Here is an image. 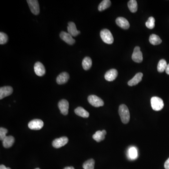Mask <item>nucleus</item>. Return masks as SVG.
<instances>
[{
	"label": "nucleus",
	"mask_w": 169,
	"mask_h": 169,
	"mask_svg": "<svg viewBox=\"0 0 169 169\" xmlns=\"http://www.w3.org/2000/svg\"><path fill=\"white\" fill-rule=\"evenodd\" d=\"M69 78H70V76L67 72H62L56 78V82L59 85L64 84L67 82Z\"/></svg>",
	"instance_id": "nucleus-16"
},
{
	"label": "nucleus",
	"mask_w": 169,
	"mask_h": 169,
	"mask_svg": "<svg viewBox=\"0 0 169 169\" xmlns=\"http://www.w3.org/2000/svg\"><path fill=\"white\" fill-rule=\"evenodd\" d=\"M13 89L10 86H4L0 88V99L2 100L5 97H7L12 94Z\"/></svg>",
	"instance_id": "nucleus-11"
},
{
	"label": "nucleus",
	"mask_w": 169,
	"mask_h": 169,
	"mask_svg": "<svg viewBox=\"0 0 169 169\" xmlns=\"http://www.w3.org/2000/svg\"><path fill=\"white\" fill-rule=\"evenodd\" d=\"M60 37L66 43L69 45H73L75 43V40L73 39L72 36L65 31H62L60 34Z\"/></svg>",
	"instance_id": "nucleus-10"
},
{
	"label": "nucleus",
	"mask_w": 169,
	"mask_h": 169,
	"mask_svg": "<svg viewBox=\"0 0 169 169\" xmlns=\"http://www.w3.org/2000/svg\"><path fill=\"white\" fill-rule=\"evenodd\" d=\"M131 58L136 63H141L143 61V55L140 47H136L134 50Z\"/></svg>",
	"instance_id": "nucleus-7"
},
{
	"label": "nucleus",
	"mask_w": 169,
	"mask_h": 169,
	"mask_svg": "<svg viewBox=\"0 0 169 169\" xmlns=\"http://www.w3.org/2000/svg\"><path fill=\"white\" fill-rule=\"evenodd\" d=\"M75 114L79 117H82L84 118H88L89 116V113L86 110H85L83 108L81 107H78L75 109Z\"/></svg>",
	"instance_id": "nucleus-19"
},
{
	"label": "nucleus",
	"mask_w": 169,
	"mask_h": 169,
	"mask_svg": "<svg viewBox=\"0 0 169 169\" xmlns=\"http://www.w3.org/2000/svg\"><path fill=\"white\" fill-rule=\"evenodd\" d=\"M164 168L165 169H169V158L166 160L164 164Z\"/></svg>",
	"instance_id": "nucleus-31"
},
{
	"label": "nucleus",
	"mask_w": 169,
	"mask_h": 169,
	"mask_svg": "<svg viewBox=\"0 0 169 169\" xmlns=\"http://www.w3.org/2000/svg\"><path fill=\"white\" fill-rule=\"evenodd\" d=\"M0 169H11V168H9V167H6L5 165H3V164H2L0 166Z\"/></svg>",
	"instance_id": "nucleus-32"
},
{
	"label": "nucleus",
	"mask_w": 169,
	"mask_h": 169,
	"mask_svg": "<svg viewBox=\"0 0 169 169\" xmlns=\"http://www.w3.org/2000/svg\"><path fill=\"white\" fill-rule=\"evenodd\" d=\"M68 138L66 137H62L54 140L52 142V146L55 148H59L64 146L68 143Z\"/></svg>",
	"instance_id": "nucleus-9"
},
{
	"label": "nucleus",
	"mask_w": 169,
	"mask_h": 169,
	"mask_svg": "<svg viewBox=\"0 0 169 169\" xmlns=\"http://www.w3.org/2000/svg\"><path fill=\"white\" fill-rule=\"evenodd\" d=\"M149 41L151 44L153 45H157L162 43V40L157 35L153 34L149 37Z\"/></svg>",
	"instance_id": "nucleus-21"
},
{
	"label": "nucleus",
	"mask_w": 169,
	"mask_h": 169,
	"mask_svg": "<svg viewBox=\"0 0 169 169\" xmlns=\"http://www.w3.org/2000/svg\"><path fill=\"white\" fill-rule=\"evenodd\" d=\"M118 113L122 123L124 124H128L130 118V114L128 107L125 105L121 104L119 106Z\"/></svg>",
	"instance_id": "nucleus-1"
},
{
	"label": "nucleus",
	"mask_w": 169,
	"mask_h": 169,
	"mask_svg": "<svg viewBox=\"0 0 169 169\" xmlns=\"http://www.w3.org/2000/svg\"><path fill=\"white\" fill-rule=\"evenodd\" d=\"M146 25L147 28L152 29L155 26V19L153 17H149L146 23Z\"/></svg>",
	"instance_id": "nucleus-28"
},
{
	"label": "nucleus",
	"mask_w": 169,
	"mask_h": 169,
	"mask_svg": "<svg viewBox=\"0 0 169 169\" xmlns=\"http://www.w3.org/2000/svg\"><path fill=\"white\" fill-rule=\"evenodd\" d=\"M128 7L131 12L135 13L138 9V4L136 0H130L128 2Z\"/></svg>",
	"instance_id": "nucleus-23"
},
{
	"label": "nucleus",
	"mask_w": 169,
	"mask_h": 169,
	"mask_svg": "<svg viewBox=\"0 0 169 169\" xmlns=\"http://www.w3.org/2000/svg\"><path fill=\"white\" fill-rule=\"evenodd\" d=\"M101 131H102V133H103V134H104L105 135H106L107 132L105 130H103Z\"/></svg>",
	"instance_id": "nucleus-35"
},
{
	"label": "nucleus",
	"mask_w": 169,
	"mask_h": 169,
	"mask_svg": "<svg viewBox=\"0 0 169 169\" xmlns=\"http://www.w3.org/2000/svg\"><path fill=\"white\" fill-rule=\"evenodd\" d=\"M88 101L90 104L94 107L103 106L104 104V101L101 98L95 95H91L88 97Z\"/></svg>",
	"instance_id": "nucleus-4"
},
{
	"label": "nucleus",
	"mask_w": 169,
	"mask_h": 169,
	"mask_svg": "<svg viewBox=\"0 0 169 169\" xmlns=\"http://www.w3.org/2000/svg\"><path fill=\"white\" fill-rule=\"evenodd\" d=\"M165 71H166V73L168 75H169V64L167 65V67H166V69H165Z\"/></svg>",
	"instance_id": "nucleus-33"
},
{
	"label": "nucleus",
	"mask_w": 169,
	"mask_h": 169,
	"mask_svg": "<svg viewBox=\"0 0 169 169\" xmlns=\"http://www.w3.org/2000/svg\"><path fill=\"white\" fill-rule=\"evenodd\" d=\"M151 105L153 110L155 111H161L164 107V103L161 98L157 96L152 97Z\"/></svg>",
	"instance_id": "nucleus-3"
},
{
	"label": "nucleus",
	"mask_w": 169,
	"mask_h": 169,
	"mask_svg": "<svg viewBox=\"0 0 169 169\" xmlns=\"http://www.w3.org/2000/svg\"><path fill=\"white\" fill-rule=\"evenodd\" d=\"M8 133V130L3 128H0V140L3 141L6 137V134Z\"/></svg>",
	"instance_id": "nucleus-30"
},
{
	"label": "nucleus",
	"mask_w": 169,
	"mask_h": 169,
	"mask_svg": "<svg viewBox=\"0 0 169 169\" xmlns=\"http://www.w3.org/2000/svg\"><path fill=\"white\" fill-rule=\"evenodd\" d=\"M8 40V37L7 35L4 32H0V44L2 45V44H5L7 43Z\"/></svg>",
	"instance_id": "nucleus-29"
},
{
	"label": "nucleus",
	"mask_w": 169,
	"mask_h": 169,
	"mask_svg": "<svg viewBox=\"0 0 169 169\" xmlns=\"http://www.w3.org/2000/svg\"><path fill=\"white\" fill-rule=\"evenodd\" d=\"M118 75V72L116 69H112L106 72L104 75L105 79L108 81H114Z\"/></svg>",
	"instance_id": "nucleus-13"
},
{
	"label": "nucleus",
	"mask_w": 169,
	"mask_h": 169,
	"mask_svg": "<svg viewBox=\"0 0 169 169\" xmlns=\"http://www.w3.org/2000/svg\"><path fill=\"white\" fill-rule=\"evenodd\" d=\"M34 70L35 74L38 76H42L46 72L45 67L43 64L40 62H37L34 66Z\"/></svg>",
	"instance_id": "nucleus-12"
},
{
	"label": "nucleus",
	"mask_w": 169,
	"mask_h": 169,
	"mask_svg": "<svg viewBox=\"0 0 169 169\" xmlns=\"http://www.w3.org/2000/svg\"><path fill=\"white\" fill-rule=\"evenodd\" d=\"M15 141V139L12 136H8L2 141L3 146L5 148H9L12 146Z\"/></svg>",
	"instance_id": "nucleus-18"
},
{
	"label": "nucleus",
	"mask_w": 169,
	"mask_h": 169,
	"mask_svg": "<svg viewBox=\"0 0 169 169\" xmlns=\"http://www.w3.org/2000/svg\"><path fill=\"white\" fill-rule=\"evenodd\" d=\"M129 156L131 159H135L138 156V152L135 147H131L129 150Z\"/></svg>",
	"instance_id": "nucleus-27"
},
{
	"label": "nucleus",
	"mask_w": 169,
	"mask_h": 169,
	"mask_svg": "<svg viewBox=\"0 0 169 169\" xmlns=\"http://www.w3.org/2000/svg\"><path fill=\"white\" fill-rule=\"evenodd\" d=\"M92 61L89 57H86L83 60L82 65L85 70H89L92 66Z\"/></svg>",
	"instance_id": "nucleus-20"
},
{
	"label": "nucleus",
	"mask_w": 169,
	"mask_h": 169,
	"mask_svg": "<svg viewBox=\"0 0 169 169\" xmlns=\"http://www.w3.org/2000/svg\"><path fill=\"white\" fill-rule=\"evenodd\" d=\"M68 32L72 37H76L81 33V31H78L77 29L75 23L73 22H70L68 23L67 26Z\"/></svg>",
	"instance_id": "nucleus-15"
},
{
	"label": "nucleus",
	"mask_w": 169,
	"mask_h": 169,
	"mask_svg": "<svg viewBox=\"0 0 169 169\" xmlns=\"http://www.w3.org/2000/svg\"><path fill=\"white\" fill-rule=\"evenodd\" d=\"M61 113L64 115H67L69 112V104L66 100H61L58 104Z\"/></svg>",
	"instance_id": "nucleus-8"
},
{
	"label": "nucleus",
	"mask_w": 169,
	"mask_h": 169,
	"mask_svg": "<svg viewBox=\"0 0 169 169\" xmlns=\"http://www.w3.org/2000/svg\"><path fill=\"white\" fill-rule=\"evenodd\" d=\"M95 161L93 159L88 160L83 164L84 169H94Z\"/></svg>",
	"instance_id": "nucleus-24"
},
{
	"label": "nucleus",
	"mask_w": 169,
	"mask_h": 169,
	"mask_svg": "<svg viewBox=\"0 0 169 169\" xmlns=\"http://www.w3.org/2000/svg\"><path fill=\"white\" fill-rule=\"evenodd\" d=\"M105 135L101 131H98L93 136V138L97 142H101L105 139Z\"/></svg>",
	"instance_id": "nucleus-25"
},
{
	"label": "nucleus",
	"mask_w": 169,
	"mask_h": 169,
	"mask_svg": "<svg viewBox=\"0 0 169 169\" xmlns=\"http://www.w3.org/2000/svg\"><path fill=\"white\" fill-rule=\"evenodd\" d=\"M28 128L33 130H39L43 128L44 123L41 119H35L28 123Z\"/></svg>",
	"instance_id": "nucleus-6"
},
{
	"label": "nucleus",
	"mask_w": 169,
	"mask_h": 169,
	"mask_svg": "<svg viewBox=\"0 0 169 169\" xmlns=\"http://www.w3.org/2000/svg\"><path fill=\"white\" fill-rule=\"evenodd\" d=\"M167 62L164 59H161L159 61L157 65V71L158 72H163L165 71L167 66Z\"/></svg>",
	"instance_id": "nucleus-26"
},
{
	"label": "nucleus",
	"mask_w": 169,
	"mask_h": 169,
	"mask_svg": "<svg viewBox=\"0 0 169 169\" xmlns=\"http://www.w3.org/2000/svg\"><path fill=\"white\" fill-rule=\"evenodd\" d=\"M116 24L124 29H128L130 27V24L128 20L123 17H118L116 20Z\"/></svg>",
	"instance_id": "nucleus-14"
},
{
	"label": "nucleus",
	"mask_w": 169,
	"mask_h": 169,
	"mask_svg": "<svg viewBox=\"0 0 169 169\" xmlns=\"http://www.w3.org/2000/svg\"><path fill=\"white\" fill-rule=\"evenodd\" d=\"M142 77H143V73L141 72L137 73L132 79L129 81L128 85L131 87L135 86L141 81Z\"/></svg>",
	"instance_id": "nucleus-17"
},
{
	"label": "nucleus",
	"mask_w": 169,
	"mask_h": 169,
	"mask_svg": "<svg viewBox=\"0 0 169 169\" xmlns=\"http://www.w3.org/2000/svg\"><path fill=\"white\" fill-rule=\"evenodd\" d=\"M27 2L31 13L35 15H38L40 13V9L37 0H27Z\"/></svg>",
	"instance_id": "nucleus-5"
},
{
	"label": "nucleus",
	"mask_w": 169,
	"mask_h": 169,
	"mask_svg": "<svg viewBox=\"0 0 169 169\" xmlns=\"http://www.w3.org/2000/svg\"><path fill=\"white\" fill-rule=\"evenodd\" d=\"M100 36L102 41L108 44H111L114 42V38L111 32L107 29L102 30L100 32Z\"/></svg>",
	"instance_id": "nucleus-2"
},
{
	"label": "nucleus",
	"mask_w": 169,
	"mask_h": 169,
	"mask_svg": "<svg viewBox=\"0 0 169 169\" xmlns=\"http://www.w3.org/2000/svg\"><path fill=\"white\" fill-rule=\"evenodd\" d=\"M40 169V168H36V169Z\"/></svg>",
	"instance_id": "nucleus-36"
},
{
	"label": "nucleus",
	"mask_w": 169,
	"mask_h": 169,
	"mask_svg": "<svg viewBox=\"0 0 169 169\" xmlns=\"http://www.w3.org/2000/svg\"><path fill=\"white\" fill-rule=\"evenodd\" d=\"M111 2L110 0L102 1L98 6V11L99 12L104 11L107 8L110 7V6L111 5Z\"/></svg>",
	"instance_id": "nucleus-22"
},
{
	"label": "nucleus",
	"mask_w": 169,
	"mask_h": 169,
	"mask_svg": "<svg viewBox=\"0 0 169 169\" xmlns=\"http://www.w3.org/2000/svg\"><path fill=\"white\" fill-rule=\"evenodd\" d=\"M64 169H75L74 167H72V166H70V167H66L64 168Z\"/></svg>",
	"instance_id": "nucleus-34"
}]
</instances>
